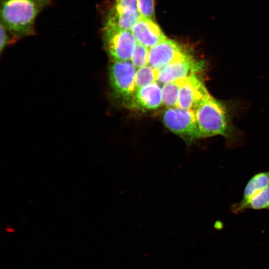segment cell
Returning <instances> with one entry per match:
<instances>
[{
	"label": "cell",
	"mask_w": 269,
	"mask_h": 269,
	"mask_svg": "<svg viewBox=\"0 0 269 269\" xmlns=\"http://www.w3.org/2000/svg\"><path fill=\"white\" fill-rule=\"evenodd\" d=\"M51 3V0H0V24L14 41L34 35L36 17Z\"/></svg>",
	"instance_id": "cell-1"
},
{
	"label": "cell",
	"mask_w": 269,
	"mask_h": 269,
	"mask_svg": "<svg viewBox=\"0 0 269 269\" xmlns=\"http://www.w3.org/2000/svg\"><path fill=\"white\" fill-rule=\"evenodd\" d=\"M195 113L200 139L221 135L228 142L235 140L230 116L223 102L209 94L196 109Z\"/></svg>",
	"instance_id": "cell-2"
},
{
	"label": "cell",
	"mask_w": 269,
	"mask_h": 269,
	"mask_svg": "<svg viewBox=\"0 0 269 269\" xmlns=\"http://www.w3.org/2000/svg\"><path fill=\"white\" fill-rule=\"evenodd\" d=\"M164 125L188 144L200 139L195 111L177 107H168L162 115Z\"/></svg>",
	"instance_id": "cell-3"
},
{
	"label": "cell",
	"mask_w": 269,
	"mask_h": 269,
	"mask_svg": "<svg viewBox=\"0 0 269 269\" xmlns=\"http://www.w3.org/2000/svg\"><path fill=\"white\" fill-rule=\"evenodd\" d=\"M136 68L131 61H112L109 67V78L115 96L127 104L135 90Z\"/></svg>",
	"instance_id": "cell-4"
},
{
	"label": "cell",
	"mask_w": 269,
	"mask_h": 269,
	"mask_svg": "<svg viewBox=\"0 0 269 269\" xmlns=\"http://www.w3.org/2000/svg\"><path fill=\"white\" fill-rule=\"evenodd\" d=\"M105 48L112 61H131L137 41L131 30L104 27Z\"/></svg>",
	"instance_id": "cell-5"
},
{
	"label": "cell",
	"mask_w": 269,
	"mask_h": 269,
	"mask_svg": "<svg viewBox=\"0 0 269 269\" xmlns=\"http://www.w3.org/2000/svg\"><path fill=\"white\" fill-rule=\"evenodd\" d=\"M190 55L178 43L166 38L149 48L148 65L158 70Z\"/></svg>",
	"instance_id": "cell-6"
},
{
	"label": "cell",
	"mask_w": 269,
	"mask_h": 269,
	"mask_svg": "<svg viewBox=\"0 0 269 269\" xmlns=\"http://www.w3.org/2000/svg\"><path fill=\"white\" fill-rule=\"evenodd\" d=\"M208 94L209 93L198 74H192L182 79L177 107L195 111Z\"/></svg>",
	"instance_id": "cell-7"
},
{
	"label": "cell",
	"mask_w": 269,
	"mask_h": 269,
	"mask_svg": "<svg viewBox=\"0 0 269 269\" xmlns=\"http://www.w3.org/2000/svg\"><path fill=\"white\" fill-rule=\"evenodd\" d=\"M204 62L191 55L173 62L158 70L157 81L162 84L181 79L194 73H199L204 68Z\"/></svg>",
	"instance_id": "cell-8"
},
{
	"label": "cell",
	"mask_w": 269,
	"mask_h": 269,
	"mask_svg": "<svg viewBox=\"0 0 269 269\" xmlns=\"http://www.w3.org/2000/svg\"><path fill=\"white\" fill-rule=\"evenodd\" d=\"M162 104V88L155 82L136 89L127 105L131 109L146 111L156 109Z\"/></svg>",
	"instance_id": "cell-9"
},
{
	"label": "cell",
	"mask_w": 269,
	"mask_h": 269,
	"mask_svg": "<svg viewBox=\"0 0 269 269\" xmlns=\"http://www.w3.org/2000/svg\"><path fill=\"white\" fill-rule=\"evenodd\" d=\"M131 31L137 42L148 48L166 38L159 26L151 19L140 16Z\"/></svg>",
	"instance_id": "cell-10"
},
{
	"label": "cell",
	"mask_w": 269,
	"mask_h": 269,
	"mask_svg": "<svg viewBox=\"0 0 269 269\" xmlns=\"http://www.w3.org/2000/svg\"><path fill=\"white\" fill-rule=\"evenodd\" d=\"M269 185V171L261 172L253 176L245 187L242 199L233 205L232 211L235 213L241 212L243 207L249 199Z\"/></svg>",
	"instance_id": "cell-11"
},
{
	"label": "cell",
	"mask_w": 269,
	"mask_h": 269,
	"mask_svg": "<svg viewBox=\"0 0 269 269\" xmlns=\"http://www.w3.org/2000/svg\"><path fill=\"white\" fill-rule=\"evenodd\" d=\"M139 12L133 14L121 13L111 9L104 27L123 30H131L139 18Z\"/></svg>",
	"instance_id": "cell-12"
},
{
	"label": "cell",
	"mask_w": 269,
	"mask_h": 269,
	"mask_svg": "<svg viewBox=\"0 0 269 269\" xmlns=\"http://www.w3.org/2000/svg\"><path fill=\"white\" fill-rule=\"evenodd\" d=\"M182 79L163 84L162 88V104L166 107H177Z\"/></svg>",
	"instance_id": "cell-13"
},
{
	"label": "cell",
	"mask_w": 269,
	"mask_h": 269,
	"mask_svg": "<svg viewBox=\"0 0 269 269\" xmlns=\"http://www.w3.org/2000/svg\"><path fill=\"white\" fill-rule=\"evenodd\" d=\"M157 75L158 70L149 65L138 68L134 79L136 90L157 82Z\"/></svg>",
	"instance_id": "cell-14"
},
{
	"label": "cell",
	"mask_w": 269,
	"mask_h": 269,
	"mask_svg": "<svg viewBox=\"0 0 269 269\" xmlns=\"http://www.w3.org/2000/svg\"><path fill=\"white\" fill-rule=\"evenodd\" d=\"M247 209H269V185L249 199L243 207L242 212Z\"/></svg>",
	"instance_id": "cell-15"
},
{
	"label": "cell",
	"mask_w": 269,
	"mask_h": 269,
	"mask_svg": "<svg viewBox=\"0 0 269 269\" xmlns=\"http://www.w3.org/2000/svg\"><path fill=\"white\" fill-rule=\"evenodd\" d=\"M149 48L137 42L131 61L136 68L148 65Z\"/></svg>",
	"instance_id": "cell-16"
},
{
	"label": "cell",
	"mask_w": 269,
	"mask_h": 269,
	"mask_svg": "<svg viewBox=\"0 0 269 269\" xmlns=\"http://www.w3.org/2000/svg\"><path fill=\"white\" fill-rule=\"evenodd\" d=\"M114 10L121 13L133 14L138 12L137 0H115Z\"/></svg>",
	"instance_id": "cell-17"
},
{
	"label": "cell",
	"mask_w": 269,
	"mask_h": 269,
	"mask_svg": "<svg viewBox=\"0 0 269 269\" xmlns=\"http://www.w3.org/2000/svg\"><path fill=\"white\" fill-rule=\"evenodd\" d=\"M138 11L141 16L152 19L154 18V0H137Z\"/></svg>",
	"instance_id": "cell-18"
},
{
	"label": "cell",
	"mask_w": 269,
	"mask_h": 269,
	"mask_svg": "<svg viewBox=\"0 0 269 269\" xmlns=\"http://www.w3.org/2000/svg\"><path fill=\"white\" fill-rule=\"evenodd\" d=\"M12 41L15 42L10 34L6 29L0 24V52H2L3 49L6 45L11 43Z\"/></svg>",
	"instance_id": "cell-19"
}]
</instances>
